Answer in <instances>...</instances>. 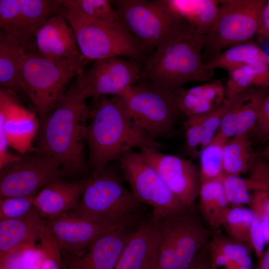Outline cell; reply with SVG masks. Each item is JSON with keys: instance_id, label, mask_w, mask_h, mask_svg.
<instances>
[{"instance_id": "1", "label": "cell", "mask_w": 269, "mask_h": 269, "mask_svg": "<svg viewBox=\"0 0 269 269\" xmlns=\"http://www.w3.org/2000/svg\"><path fill=\"white\" fill-rule=\"evenodd\" d=\"M94 100L85 132L91 174L99 173L134 148L159 150L163 147L134 122L120 96Z\"/></svg>"}, {"instance_id": "2", "label": "cell", "mask_w": 269, "mask_h": 269, "mask_svg": "<svg viewBox=\"0 0 269 269\" xmlns=\"http://www.w3.org/2000/svg\"><path fill=\"white\" fill-rule=\"evenodd\" d=\"M89 112L76 82L41 119L34 153L58 162L65 175L85 171V132Z\"/></svg>"}, {"instance_id": "3", "label": "cell", "mask_w": 269, "mask_h": 269, "mask_svg": "<svg viewBox=\"0 0 269 269\" xmlns=\"http://www.w3.org/2000/svg\"><path fill=\"white\" fill-rule=\"evenodd\" d=\"M204 36L192 26L179 37L157 48L146 60L143 79L159 89L174 92L188 83L211 79L202 57Z\"/></svg>"}, {"instance_id": "4", "label": "cell", "mask_w": 269, "mask_h": 269, "mask_svg": "<svg viewBox=\"0 0 269 269\" xmlns=\"http://www.w3.org/2000/svg\"><path fill=\"white\" fill-rule=\"evenodd\" d=\"M142 204L124 184L118 171L108 165L90 174L77 208L73 212L117 228L138 226Z\"/></svg>"}, {"instance_id": "5", "label": "cell", "mask_w": 269, "mask_h": 269, "mask_svg": "<svg viewBox=\"0 0 269 269\" xmlns=\"http://www.w3.org/2000/svg\"><path fill=\"white\" fill-rule=\"evenodd\" d=\"M62 15L72 28L84 59L125 57L138 62L144 51L121 23L96 20L83 13L73 0H60Z\"/></svg>"}, {"instance_id": "6", "label": "cell", "mask_w": 269, "mask_h": 269, "mask_svg": "<svg viewBox=\"0 0 269 269\" xmlns=\"http://www.w3.org/2000/svg\"><path fill=\"white\" fill-rule=\"evenodd\" d=\"M111 1L119 22L144 52L171 42L192 26L174 13L165 0Z\"/></svg>"}, {"instance_id": "7", "label": "cell", "mask_w": 269, "mask_h": 269, "mask_svg": "<svg viewBox=\"0 0 269 269\" xmlns=\"http://www.w3.org/2000/svg\"><path fill=\"white\" fill-rule=\"evenodd\" d=\"M86 61L48 58L36 50L25 53L19 69V84L41 119L53 111L70 81L84 72Z\"/></svg>"}, {"instance_id": "8", "label": "cell", "mask_w": 269, "mask_h": 269, "mask_svg": "<svg viewBox=\"0 0 269 269\" xmlns=\"http://www.w3.org/2000/svg\"><path fill=\"white\" fill-rule=\"evenodd\" d=\"M192 208L154 221L158 236L156 269H184L207 245L212 231Z\"/></svg>"}, {"instance_id": "9", "label": "cell", "mask_w": 269, "mask_h": 269, "mask_svg": "<svg viewBox=\"0 0 269 269\" xmlns=\"http://www.w3.org/2000/svg\"><path fill=\"white\" fill-rule=\"evenodd\" d=\"M266 2L220 0L216 21L204 36L203 54L209 58L208 61L228 48L251 42L260 30Z\"/></svg>"}, {"instance_id": "10", "label": "cell", "mask_w": 269, "mask_h": 269, "mask_svg": "<svg viewBox=\"0 0 269 269\" xmlns=\"http://www.w3.org/2000/svg\"><path fill=\"white\" fill-rule=\"evenodd\" d=\"M120 96L134 122L154 139L168 134L181 114L174 92L149 83L136 84Z\"/></svg>"}, {"instance_id": "11", "label": "cell", "mask_w": 269, "mask_h": 269, "mask_svg": "<svg viewBox=\"0 0 269 269\" xmlns=\"http://www.w3.org/2000/svg\"><path fill=\"white\" fill-rule=\"evenodd\" d=\"M118 160L123 176L130 185L133 194L151 208L152 220L157 221L187 209L139 152L130 150Z\"/></svg>"}, {"instance_id": "12", "label": "cell", "mask_w": 269, "mask_h": 269, "mask_svg": "<svg viewBox=\"0 0 269 269\" xmlns=\"http://www.w3.org/2000/svg\"><path fill=\"white\" fill-rule=\"evenodd\" d=\"M76 83L81 99L121 96L143 79L138 62L112 57L94 61L90 69L78 75Z\"/></svg>"}, {"instance_id": "13", "label": "cell", "mask_w": 269, "mask_h": 269, "mask_svg": "<svg viewBox=\"0 0 269 269\" xmlns=\"http://www.w3.org/2000/svg\"><path fill=\"white\" fill-rule=\"evenodd\" d=\"M64 6L60 0H0V31L25 49L35 50L37 31L52 15L61 13Z\"/></svg>"}, {"instance_id": "14", "label": "cell", "mask_w": 269, "mask_h": 269, "mask_svg": "<svg viewBox=\"0 0 269 269\" xmlns=\"http://www.w3.org/2000/svg\"><path fill=\"white\" fill-rule=\"evenodd\" d=\"M64 176L60 164L53 159L37 153L20 155L0 168V198L34 195L39 188Z\"/></svg>"}, {"instance_id": "15", "label": "cell", "mask_w": 269, "mask_h": 269, "mask_svg": "<svg viewBox=\"0 0 269 269\" xmlns=\"http://www.w3.org/2000/svg\"><path fill=\"white\" fill-rule=\"evenodd\" d=\"M139 153L176 198L185 207H192L200 188L199 170L196 166L189 160L154 148H144Z\"/></svg>"}, {"instance_id": "16", "label": "cell", "mask_w": 269, "mask_h": 269, "mask_svg": "<svg viewBox=\"0 0 269 269\" xmlns=\"http://www.w3.org/2000/svg\"><path fill=\"white\" fill-rule=\"evenodd\" d=\"M38 123L35 114L21 106L11 91L0 90V140L21 155L35 152L32 140L37 131Z\"/></svg>"}, {"instance_id": "17", "label": "cell", "mask_w": 269, "mask_h": 269, "mask_svg": "<svg viewBox=\"0 0 269 269\" xmlns=\"http://www.w3.org/2000/svg\"><path fill=\"white\" fill-rule=\"evenodd\" d=\"M42 220L61 252L72 256L81 255L100 237L118 228L91 220L73 211Z\"/></svg>"}, {"instance_id": "18", "label": "cell", "mask_w": 269, "mask_h": 269, "mask_svg": "<svg viewBox=\"0 0 269 269\" xmlns=\"http://www.w3.org/2000/svg\"><path fill=\"white\" fill-rule=\"evenodd\" d=\"M134 230L115 229L96 240L80 256L61 252L65 269H114Z\"/></svg>"}, {"instance_id": "19", "label": "cell", "mask_w": 269, "mask_h": 269, "mask_svg": "<svg viewBox=\"0 0 269 269\" xmlns=\"http://www.w3.org/2000/svg\"><path fill=\"white\" fill-rule=\"evenodd\" d=\"M60 13L48 18L36 33V51L51 58L86 60L82 56L74 31Z\"/></svg>"}, {"instance_id": "20", "label": "cell", "mask_w": 269, "mask_h": 269, "mask_svg": "<svg viewBox=\"0 0 269 269\" xmlns=\"http://www.w3.org/2000/svg\"><path fill=\"white\" fill-rule=\"evenodd\" d=\"M87 178L73 182L55 179L35 196L33 206L42 220L75 210L84 190Z\"/></svg>"}, {"instance_id": "21", "label": "cell", "mask_w": 269, "mask_h": 269, "mask_svg": "<svg viewBox=\"0 0 269 269\" xmlns=\"http://www.w3.org/2000/svg\"><path fill=\"white\" fill-rule=\"evenodd\" d=\"M158 237L154 221L141 223L133 232L114 269H156Z\"/></svg>"}, {"instance_id": "22", "label": "cell", "mask_w": 269, "mask_h": 269, "mask_svg": "<svg viewBox=\"0 0 269 269\" xmlns=\"http://www.w3.org/2000/svg\"><path fill=\"white\" fill-rule=\"evenodd\" d=\"M264 89H250L229 99V108L216 134L227 139L254 130L260 102L267 95Z\"/></svg>"}, {"instance_id": "23", "label": "cell", "mask_w": 269, "mask_h": 269, "mask_svg": "<svg viewBox=\"0 0 269 269\" xmlns=\"http://www.w3.org/2000/svg\"><path fill=\"white\" fill-rule=\"evenodd\" d=\"M41 221L35 208L24 217L0 221V260L22 249L36 247Z\"/></svg>"}, {"instance_id": "24", "label": "cell", "mask_w": 269, "mask_h": 269, "mask_svg": "<svg viewBox=\"0 0 269 269\" xmlns=\"http://www.w3.org/2000/svg\"><path fill=\"white\" fill-rule=\"evenodd\" d=\"M177 106L187 118L206 114L218 107L226 99L225 88L220 80L204 83L174 92Z\"/></svg>"}, {"instance_id": "25", "label": "cell", "mask_w": 269, "mask_h": 269, "mask_svg": "<svg viewBox=\"0 0 269 269\" xmlns=\"http://www.w3.org/2000/svg\"><path fill=\"white\" fill-rule=\"evenodd\" d=\"M206 246L215 269L222 266L232 269L237 266L252 267L251 246L235 241L219 230L212 231Z\"/></svg>"}, {"instance_id": "26", "label": "cell", "mask_w": 269, "mask_h": 269, "mask_svg": "<svg viewBox=\"0 0 269 269\" xmlns=\"http://www.w3.org/2000/svg\"><path fill=\"white\" fill-rule=\"evenodd\" d=\"M168 6L200 34L206 35L218 17L220 0H165Z\"/></svg>"}, {"instance_id": "27", "label": "cell", "mask_w": 269, "mask_h": 269, "mask_svg": "<svg viewBox=\"0 0 269 269\" xmlns=\"http://www.w3.org/2000/svg\"><path fill=\"white\" fill-rule=\"evenodd\" d=\"M269 63V56L252 42L228 48L205 63L207 70L220 68L228 72L245 66Z\"/></svg>"}, {"instance_id": "28", "label": "cell", "mask_w": 269, "mask_h": 269, "mask_svg": "<svg viewBox=\"0 0 269 269\" xmlns=\"http://www.w3.org/2000/svg\"><path fill=\"white\" fill-rule=\"evenodd\" d=\"M198 198L202 219L211 231H219L222 216L230 207L220 178L201 183Z\"/></svg>"}, {"instance_id": "29", "label": "cell", "mask_w": 269, "mask_h": 269, "mask_svg": "<svg viewBox=\"0 0 269 269\" xmlns=\"http://www.w3.org/2000/svg\"><path fill=\"white\" fill-rule=\"evenodd\" d=\"M256 157L249 133L227 139L223 147L224 173L240 176L249 172Z\"/></svg>"}, {"instance_id": "30", "label": "cell", "mask_w": 269, "mask_h": 269, "mask_svg": "<svg viewBox=\"0 0 269 269\" xmlns=\"http://www.w3.org/2000/svg\"><path fill=\"white\" fill-rule=\"evenodd\" d=\"M25 53L22 46L0 31V84L1 88L10 91L21 90L19 72Z\"/></svg>"}, {"instance_id": "31", "label": "cell", "mask_w": 269, "mask_h": 269, "mask_svg": "<svg viewBox=\"0 0 269 269\" xmlns=\"http://www.w3.org/2000/svg\"><path fill=\"white\" fill-rule=\"evenodd\" d=\"M225 88L227 99L248 90L252 86L266 88L268 80L264 70L259 66L253 64L234 69L228 72Z\"/></svg>"}, {"instance_id": "32", "label": "cell", "mask_w": 269, "mask_h": 269, "mask_svg": "<svg viewBox=\"0 0 269 269\" xmlns=\"http://www.w3.org/2000/svg\"><path fill=\"white\" fill-rule=\"evenodd\" d=\"M254 216L249 207L230 206L222 216L221 228L231 239L250 245V231Z\"/></svg>"}, {"instance_id": "33", "label": "cell", "mask_w": 269, "mask_h": 269, "mask_svg": "<svg viewBox=\"0 0 269 269\" xmlns=\"http://www.w3.org/2000/svg\"><path fill=\"white\" fill-rule=\"evenodd\" d=\"M226 140L216 134L201 150L198 157L200 184L219 179L224 173L223 147Z\"/></svg>"}, {"instance_id": "34", "label": "cell", "mask_w": 269, "mask_h": 269, "mask_svg": "<svg viewBox=\"0 0 269 269\" xmlns=\"http://www.w3.org/2000/svg\"><path fill=\"white\" fill-rule=\"evenodd\" d=\"M39 269H65L61 251L54 236L42 220L40 226Z\"/></svg>"}, {"instance_id": "35", "label": "cell", "mask_w": 269, "mask_h": 269, "mask_svg": "<svg viewBox=\"0 0 269 269\" xmlns=\"http://www.w3.org/2000/svg\"><path fill=\"white\" fill-rule=\"evenodd\" d=\"M223 189L231 207L248 205L251 193L246 178L223 173L220 177Z\"/></svg>"}, {"instance_id": "36", "label": "cell", "mask_w": 269, "mask_h": 269, "mask_svg": "<svg viewBox=\"0 0 269 269\" xmlns=\"http://www.w3.org/2000/svg\"><path fill=\"white\" fill-rule=\"evenodd\" d=\"M78 8L92 19L109 22H118L117 11L111 0H73Z\"/></svg>"}, {"instance_id": "37", "label": "cell", "mask_w": 269, "mask_h": 269, "mask_svg": "<svg viewBox=\"0 0 269 269\" xmlns=\"http://www.w3.org/2000/svg\"><path fill=\"white\" fill-rule=\"evenodd\" d=\"M34 195L0 198V221L19 218L29 214L34 208Z\"/></svg>"}, {"instance_id": "38", "label": "cell", "mask_w": 269, "mask_h": 269, "mask_svg": "<svg viewBox=\"0 0 269 269\" xmlns=\"http://www.w3.org/2000/svg\"><path fill=\"white\" fill-rule=\"evenodd\" d=\"M229 106L230 101L226 98L218 107L201 115L202 149L212 140L219 130L222 120Z\"/></svg>"}, {"instance_id": "39", "label": "cell", "mask_w": 269, "mask_h": 269, "mask_svg": "<svg viewBox=\"0 0 269 269\" xmlns=\"http://www.w3.org/2000/svg\"><path fill=\"white\" fill-rule=\"evenodd\" d=\"M40 258L38 247L24 249L0 260V269H39Z\"/></svg>"}, {"instance_id": "40", "label": "cell", "mask_w": 269, "mask_h": 269, "mask_svg": "<svg viewBox=\"0 0 269 269\" xmlns=\"http://www.w3.org/2000/svg\"><path fill=\"white\" fill-rule=\"evenodd\" d=\"M183 128L185 150L191 158H196L202 150L201 116L187 118Z\"/></svg>"}, {"instance_id": "41", "label": "cell", "mask_w": 269, "mask_h": 269, "mask_svg": "<svg viewBox=\"0 0 269 269\" xmlns=\"http://www.w3.org/2000/svg\"><path fill=\"white\" fill-rule=\"evenodd\" d=\"M246 178L250 191L265 190L269 193V165L262 157H256Z\"/></svg>"}, {"instance_id": "42", "label": "cell", "mask_w": 269, "mask_h": 269, "mask_svg": "<svg viewBox=\"0 0 269 269\" xmlns=\"http://www.w3.org/2000/svg\"><path fill=\"white\" fill-rule=\"evenodd\" d=\"M260 224L269 223V193L265 190H256L251 193L248 205Z\"/></svg>"}, {"instance_id": "43", "label": "cell", "mask_w": 269, "mask_h": 269, "mask_svg": "<svg viewBox=\"0 0 269 269\" xmlns=\"http://www.w3.org/2000/svg\"><path fill=\"white\" fill-rule=\"evenodd\" d=\"M254 130L263 137L269 139V94L264 96L260 102Z\"/></svg>"}, {"instance_id": "44", "label": "cell", "mask_w": 269, "mask_h": 269, "mask_svg": "<svg viewBox=\"0 0 269 269\" xmlns=\"http://www.w3.org/2000/svg\"><path fill=\"white\" fill-rule=\"evenodd\" d=\"M250 239L252 250L259 259L264 251L266 243L259 220L255 215L251 226Z\"/></svg>"}, {"instance_id": "45", "label": "cell", "mask_w": 269, "mask_h": 269, "mask_svg": "<svg viewBox=\"0 0 269 269\" xmlns=\"http://www.w3.org/2000/svg\"><path fill=\"white\" fill-rule=\"evenodd\" d=\"M184 269H215L207 248L204 247L202 248L191 263Z\"/></svg>"}, {"instance_id": "46", "label": "cell", "mask_w": 269, "mask_h": 269, "mask_svg": "<svg viewBox=\"0 0 269 269\" xmlns=\"http://www.w3.org/2000/svg\"><path fill=\"white\" fill-rule=\"evenodd\" d=\"M252 269H269V246L264 251L257 264Z\"/></svg>"}, {"instance_id": "47", "label": "cell", "mask_w": 269, "mask_h": 269, "mask_svg": "<svg viewBox=\"0 0 269 269\" xmlns=\"http://www.w3.org/2000/svg\"><path fill=\"white\" fill-rule=\"evenodd\" d=\"M269 17V0H266L264 6L262 14V20Z\"/></svg>"}, {"instance_id": "48", "label": "cell", "mask_w": 269, "mask_h": 269, "mask_svg": "<svg viewBox=\"0 0 269 269\" xmlns=\"http://www.w3.org/2000/svg\"><path fill=\"white\" fill-rule=\"evenodd\" d=\"M262 155L263 159L269 165V142L264 148Z\"/></svg>"}, {"instance_id": "49", "label": "cell", "mask_w": 269, "mask_h": 269, "mask_svg": "<svg viewBox=\"0 0 269 269\" xmlns=\"http://www.w3.org/2000/svg\"><path fill=\"white\" fill-rule=\"evenodd\" d=\"M233 269H252V267L237 266Z\"/></svg>"}, {"instance_id": "50", "label": "cell", "mask_w": 269, "mask_h": 269, "mask_svg": "<svg viewBox=\"0 0 269 269\" xmlns=\"http://www.w3.org/2000/svg\"><path fill=\"white\" fill-rule=\"evenodd\" d=\"M226 269H228V268H226Z\"/></svg>"}, {"instance_id": "51", "label": "cell", "mask_w": 269, "mask_h": 269, "mask_svg": "<svg viewBox=\"0 0 269 269\" xmlns=\"http://www.w3.org/2000/svg\"></svg>"}]
</instances>
